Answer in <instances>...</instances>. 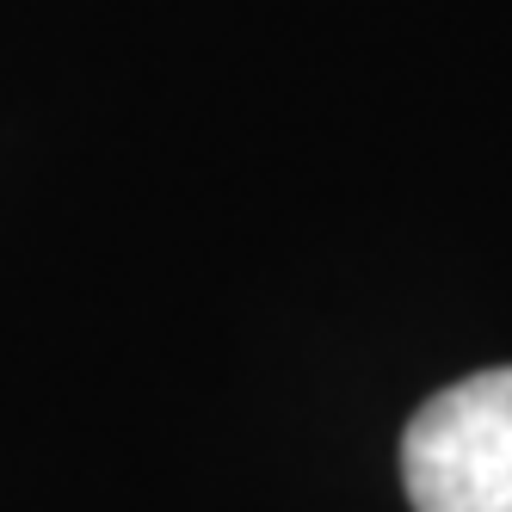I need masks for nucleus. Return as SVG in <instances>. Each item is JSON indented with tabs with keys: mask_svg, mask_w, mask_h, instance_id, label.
I'll return each instance as SVG.
<instances>
[{
	"mask_svg": "<svg viewBox=\"0 0 512 512\" xmlns=\"http://www.w3.org/2000/svg\"><path fill=\"white\" fill-rule=\"evenodd\" d=\"M401 482L414 512H512V364L438 389L408 420Z\"/></svg>",
	"mask_w": 512,
	"mask_h": 512,
	"instance_id": "nucleus-1",
	"label": "nucleus"
}]
</instances>
